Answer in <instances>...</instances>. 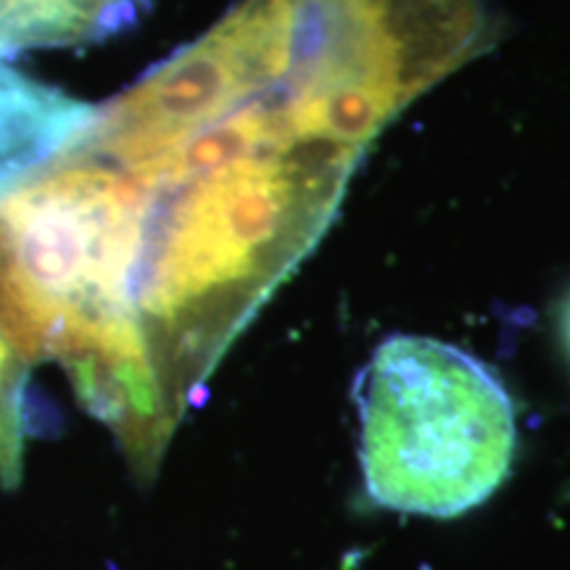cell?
Wrapping results in <instances>:
<instances>
[{"label":"cell","instance_id":"1","mask_svg":"<svg viewBox=\"0 0 570 570\" xmlns=\"http://www.w3.org/2000/svg\"><path fill=\"white\" fill-rule=\"evenodd\" d=\"M362 156L333 138L302 85L265 75L177 146L119 164L142 194L132 325L177 425L323 238Z\"/></svg>","mask_w":570,"mask_h":570},{"label":"cell","instance_id":"2","mask_svg":"<svg viewBox=\"0 0 570 570\" xmlns=\"http://www.w3.org/2000/svg\"><path fill=\"white\" fill-rule=\"evenodd\" d=\"M362 473L381 508L458 518L510 475L515 410L499 377L462 348L394 336L356 383Z\"/></svg>","mask_w":570,"mask_h":570},{"label":"cell","instance_id":"3","mask_svg":"<svg viewBox=\"0 0 570 570\" xmlns=\"http://www.w3.org/2000/svg\"><path fill=\"white\" fill-rule=\"evenodd\" d=\"M148 0H0V61L30 48L104 40L130 27Z\"/></svg>","mask_w":570,"mask_h":570},{"label":"cell","instance_id":"4","mask_svg":"<svg viewBox=\"0 0 570 570\" xmlns=\"http://www.w3.org/2000/svg\"><path fill=\"white\" fill-rule=\"evenodd\" d=\"M27 375L30 362L0 327V489H17L24 473Z\"/></svg>","mask_w":570,"mask_h":570},{"label":"cell","instance_id":"5","mask_svg":"<svg viewBox=\"0 0 570 570\" xmlns=\"http://www.w3.org/2000/svg\"><path fill=\"white\" fill-rule=\"evenodd\" d=\"M562 336H566L568 348H570V298H568L566 309H562Z\"/></svg>","mask_w":570,"mask_h":570}]
</instances>
